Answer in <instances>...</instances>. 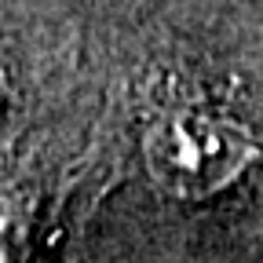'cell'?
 I'll use <instances>...</instances> for the list:
<instances>
[{"mask_svg":"<svg viewBox=\"0 0 263 263\" xmlns=\"http://www.w3.org/2000/svg\"><path fill=\"white\" fill-rule=\"evenodd\" d=\"M252 157L245 128L227 117L179 110L146 136V168L176 197H209L227 186Z\"/></svg>","mask_w":263,"mask_h":263,"instance_id":"1","label":"cell"}]
</instances>
